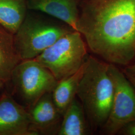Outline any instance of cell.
Here are the masks:
<instances>
[{"mask_svg": "<svg viewBox=\"0 0 135 135\" xmlns=\"http://www.w3.org/2000/svg\"><path fill=\"white\" fill-rule=\"evenodd\" d=\"M77 31L93 53L128 65L135 56V0H79Z\"/></svg>", "mask_w": 135, "mask_h": 135, "instance_id": "cell-1", "label": "cell"}, {"mask_svg": "<svg viewBox=\"0 0 135 135\" xmlns=\"http://www.w3.org/2000/svg\"><path fill=\"white\" fill-rule=\"evenodd\" d=\"M114 95L108 64L89 56L79 83L77 96L82 104L89 124L102 128L110 113Z\"/></svg>", "mask_w": 135, "mask_h": 135, "instance_id": "cell-2", "label": "cell"}, {"mask_svg": "<svg viewBox=\"0 0 135 135\" xmlns=\"http://www.w3.org/2000/svg\"><path fill=\"white\" fill-rule=\"evenodd\" d=\"M73 31L75 30L60 20L41 12L28 10L14 35L16 51L22 61L34 59Z\"/></svg>", "mask_w": 135, "mask_h": 135, "instance_id": "cell-3", "label": "cell"}, {"mask_svg": "<svg viewBox=\"0 0 135 135\" xmlns=\"http://www.w3.org/2000/svg\"><path fill=\"white\" fill-rule=\"evenodd\" d=\"M58 81L34 59L23 60L15 68L5 89L27 110L46 93L53 91Z\"/></svg>", "mask_w": 135, "mask_h": 135, "instance_id": "cell-4", "label": "cell"}, {"mask_svg": "<svg viewBox=\"0 0 135 135\" xmlns=\"http://www.w3.org/2000/svg\"><path fill=\"white\" fill-rule=\"evenodd\" d=\"M88 57L87 45L82 35L73 31L58 39L34 60L59 81L77 72Z\"/></svg>", "mask_w": 135, "mask_h": 135, "instance_id": "cell-5", "label": "cell"}, {"mask_svg": "<svg viewBox=\"0 0 135 135\" xmlns=\"http://www.w3.org/2000/svg\"><path fill=\"white\" fill-rule=\"evenodd\" d=\"M108 71L114 83V95L110 115L102 128L107 134L114 135L135 120V89L114 64H108Z\"/></svg>", "mask_w": 135, "mask_h": 135, "instance_id": "cell-6", "label": "cell"}, {"mask_svg": "<svg viewBox=\"0 0 135 135\" xmlns=\"http://www.w3.org/2000/svg\"><path fill=\"white\" fill-rule=\"evenodd\" d=\"M28 111L32 135H58L63 115L54 102L52 92L44 95Z\"/></svg>", "mask_w": 135, "mask_h": 135, "instance_id": "cell-7", "label": "cell"}, {"mask_svg": "<svg viewBox=\"0 0 135 135\" xmlns=\"http://www.w3.org/2000/svg\"><path fill=\"white\" fill-rule=\"evenodd\" d=\"M28 111L6 89L0 96V135H32Z\"/></svg>", "mask_w": 135, "mask_h": 135, "instance_id": "cell-8", "label": "cell"}, {"mask_svg": "<svg viewBox=\"0 0 135 135\" xmlns=\"http://www.w3.org/2000/svg\"><path fill=\"white\" fill-rule=\"evenodd\" d=\"M26 2L28 10L48 15L77 31L79 0H26Z\"/></svg>", "mask_w": 135, "mask_h": 135, "instance_id": "cell-9", "label": "cell"}, {"mask_svg": "<svg viewBox=\"0 0 135 135\" xmlns=\"http://www.w3.org/2000/svg\"><path fill=\"white\" fill-rule=\"evenodd\" d=\"M90 126L80 101L75 98L63 114L58 135H86Z\"/></svg>", "mask_w": 135, "mask_h": 135, "instance_id": "cell-10", "label": "cell"}, {"mask_svg": "<svg viewBox=\"0 0 135 135\" xmlns=\"http://www.w3.org/2000/svg\"><path fill=\"white\" fill-rule=\"evenodd\" d=\"M14 35L0 24V79L5 84L22 61L16 49Z\"/></svg>", "mask_w": 135, "mask_h": 135, "instance_id": "cell-11", "label": "cell"}, {"mask_svg": "<svg viewBox=\"0 0 135 135\" xmlns=\"http://www.w3.org/2000/svg\"><path fill=\"white\" fill-rule=\"evenodd\" d=\"M85 62L77 72L58 81L52 92L54 102L62 115L77 96L78 88L84 73Z\"/></svg>", "mask_w": 135, "mask_h": 135, "instance_id": "cell-12", "label": "cell"}, {"mask_svg": "<svg viewBox=\"0 0 135 135\" xmlns=\"http://www.w3.org/2000/svg\"><path fill=\"white\" fill-rule=\"evenodd\" d=\"M27 11L26 0H0V24L15 34Z\"/></svg>", "mask_w": 135, "mask_h": 135, "instance_id": "cell-13", "label": "cell"}, {"mask_svg": "<svg viewBox=\"0 0 135 135\" xmlns=\"http://www.w3.org/2000/svg\"><path fill=\"white\" fill-rule=\"evenodd\" d=\"M118 133L124 135H135V120L124 126Z\"/></svg>", "mask_w": 135, "mask_h": 135, "instance_id": "cell-14", "label": "cell"}, {"mask_svg": "<svg viewBox=\"0 0 135 135\" xmlns=\"http://www.w3.org/2000/svg\"><path fill=\"white\" fill-rule=\"evenodd\" d=\"M125 74L127 76H130L135 78V62L126 69Z\"/></svg>", "mask_w": 135, "mask_h": 135, "instance_id": "cell-15", "label": "cell"}, {"mask_svg": "<svg viewBox=\"0 0 135 135\" xmlns=\"http://www.w3.org/2000/svg\"><path fill=\"white\" fill-rule=\"evenodd\" d=\"M6 84L5 83L0 79V96L5 90Z\"/></svg>", "mask_w": 135, "mask_h": 135, "instance_id": "cell-16", "label": "cell"}, {"mask_svg": "<svg viewBox=\"0 0 135 135\" xmlns=\"http://www.w3.org/2000/svg\"><path fill=\"white\" fill-rule=\"evenodd\" d=\"M126 77L128 79V80L130 81L131 83L132 84V85L133 86V87H134L135 89V78L133 77L132 76H127L126 75Z\"/></svg>", "mask_w": 135, "mask_h": 135, "instance_id": "cell-17", "label": "cell"}]
</instances>
